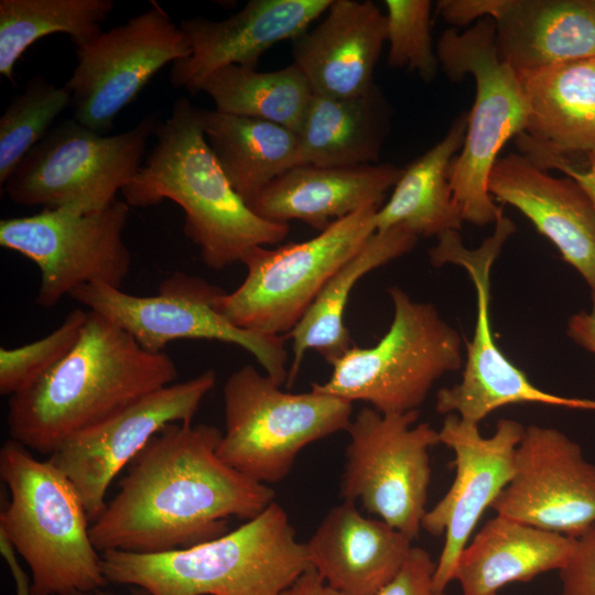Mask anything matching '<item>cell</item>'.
I'll return each mask as SVG.
<instances>
[{
    "label": "cell",
    "instance_id": "d6a6232c",
    "mask_svg": "<svg viewBox=\"0 0 595 595\" xmlns=\"http://www.w3.org/2000/svg\"><path fill=\"white\" fill-rule=\"evenodd\" d=\"M72 104L69 91L37 75L15 95L0 117V185L20 161L53 128L57 116Z\"/></svg>",
    "mask_w": 595,
    "mask_h": 595
},
{
    "label": "cell",
    "instance_id": "60d3db41",
    "mask_svg": "<svg viewBox=\"0 0 595 595\" xmlns=\"http://www.w3.org/2000/svg\"><path fill=\"white\" fill-rule=\"evenodd\" d=\"M0 551L2 556L6 559L7 564L10 569L12 577L15 583L17 595H33L32 593V581L23 571L18 558L17 551L8 537L0 530Z\"/></svg>",
    "mask_w": 595,
    "mask_h": 595
},
{
    "label": "cell",
    "instance_id": "8992f818",
    "mask_svg": "<svg viewBox=\"0 0 595 595\" xmlns=\"http://www.w3.org/2000/svg\"><path fill=\"white\" fill-rule=\"evenodd\" d=\"M435 50L450 78L458 80L469 74L476 83L465 140L452 161L448 181L463 220L486 226L502 214L488 192V180L506 141L526 128L523 91L517 73L498 55L490 18L480 19L464 32L446 30Z\"/></svg>",
    "mask_w": 595,
    "mask_h": 595
},
{
    "label": "cell",
    "instance_id": "ba28073f",
    "mask_svg": "<svg viewBox=\"0 0 595 595\" xmlns=\"http://www.w3.org/2000/svg\"><path fill=\"white\" fill-rule=\"evenodd\" d=\"M225 432L217 455L245 476L274 484L288 476L306 445L351 422L353 402L311 390L291 393L246 365L223 389Z\"/></svg>",
    "mask_w": 595,
    "mask_h": 595
},
{
    "label": "cell",
    "instance_id": "b9f144b4",
    "mask_svg": "<svg viewBox=\"0 0 595 595\" xmlns=\"http://www.w3.org/2000/svg\"><path fill=\"white\" fill-rule=\"evenodd\" d=\"M565 174L581 184L595 203V161L587 169L569 170Z\"/></svg>",
    "mask_w": 595,
    "mask_h": 595
},
{
    "label": "cell",
    "instance_id": "52a82bcc",
    "mask_svg": "<svg viewBox=\"0 0 595 595\" xmlns=\"http://www.w3.org/2000/svg\"><path fill=\"white\" fill-rule=\"evenodd\" d=\"M393 318L372 347L351 346L333 365L329 379L311 390L365 401L382 414L418 410L433 385L462 366V338L430 303L391 286Z\"/></svg>",
    "mask_w": 595,
    "mask_h": 595
},
{
    "label": "cell",
    "instance_id": "3957f363",
    "mask_svg": "<svg viewBox=\"0 0 595 595\" xmlns=\"http://www.w3.org/2000/svg\"><path fill=\"white\" fill-rule=\"evenodd\" d=\"M154 136L145 163L121 191L129 206L176 203L185 213V235L214 270L241 262L253 247L285 239L288 224L259 217L235 192L205 138L201 109L186 97L174 101Z\"/></svg>",
    "mask_w": 595,
    "mask_h": 595
},
{
    "label": "cell",
    "instance_id": "8d00e7d4",
    "mask_svg": "<svg viewBox=\"0 0 595 595\" xmlns=\"http://www.w3.org/2000/svg\"><path fill=\"white\" fill-rule=\"evenodd\" d=\"M435 567L426 550L412 547L400 571L376 595H447L434 587Z\"/></svg>",
    "mask_w": 595,
    "mask_h": 595
},
{
    "label": "cell",
    "instance_id": "ab89813d",
    "mask_svg": "<svg viewBox=\"0 0 595 595\" xmlns=\"http://www.w3.org/2000/svg\"><path fill=\"white\" fill-rule=\"evenodd\" d=\"M279 595H347L328 585L313 569L302 573Z\"/></svg>",
    "mask_w": 595,
    "mask_h": 595
},
{
    "label": "cell",
    "instance_id": "44dd1931",
    "mask_svg": "<svg viewBox=\"0 0 595 595\" xmlns=\"http://www.w3.org/2000/svg\"><path fill=\"white\" fill-rule=\"evenodd\" d=\"M488 192L520 210L595 294V203L581 184L550 175L523 154L509 153L495 162Z\"/></svg>",
    "mask_w": 595,
    "mask_h": 595
},
{
    "label": "cell",
    "instance_id": "836d02e7",
    "mask_svg": "<svg viewBox=\"0 0 595 595\" xmlns=\"http://www.w3.org/2000/svg\"><path fill=\"white\" fill-rule=\"evenodd\" d=\"M88 311L75 309L46 336L29 344L0 348V393L13 396L52 370L78 342Z\"/></svg>",
    "mask_w": 595,
    "mask_h": 595
},
{
    "label": "cell",
    "instance_id": "4dcf8cb0",
    "mask_svg": "<svg viewBox=\"0 0 595 595\" xmlns=\"http://www.w3.org/2000/svg\"><path fill=\"white\" fill-rule=\"evenodd\" d=\"M216 110L271 121L299 133L314 91L304 73L292 63L273 72L229 65L201 85Z\"/></svg>",
    "mask_w": 595,
    "mask_h": 595
},
{
    "label": "cell",
    "instance_id": "5b68a950",
    "mask_svg": "<svg viewBox=\"0 0 595 595\" xmlns=\"http://www.w3.org/2000/svg\"><path fill=\"white\" fill-rule=\"evenodd\" d=\"M0 477L10 493L0 530L29 565L33 595L104 587L107 580L89 518L69 479L12 439L0 450Z\"/></svg>",
    "mask_w": 595,
    "mask_h": 595
},
{
    "label": "cell",
    "instance_id": "5bb4252c",
    "mask_svg": "<svg viewBox=\"0 0 595 595\" xmlns=\"http://www.w3.org/2000/svg\"><path fill=\"white\" fill-rule=\"evenodd\" d=\"M130 214L115 199L93 212L43 209L0 221V246L33 261L40 271L36 304L50 309L86 284L121 288L131 268L123 231Z\"/></svg>",
    "mask_w": 595,
    "mask_h": 595
},
{
    "label": "cell",
    "instance_id": "7bdbcfd3",
    "mask_svg": "<svg viewBox=\"0 0 595 595\" xmlns=\"http://www.w3.org/2000/svg\"><path fill=\"white\" fill-rule=\"evenodd\" d=\"M134 587L136 588L132 589L131 595H151L144 588L137 587V586H134ZM63 595H110V594L104 593L100 589H94V591H88V592L78 591V592H73V593L63 594Z\"/></svg>",
    "mask_w": 595,
    "mask_h": 595
},
{
    "label": "cell",
    "instance_id": "484cf974",
    "mask_svg": "<svg viewBox=\"0 0 595 595\" xmlns=\"http://www.w3.org/2000/svg\"><path fill=\"white\" fill-rule=\"evenodd\" d=\"M574 543L575 538L496 515L461 552L453 581L458 582L462 595H498L508 584L559 572Z\"/></svg>",
    "mask_w": 595,
    "mask_h": 595
},
{
    "label": "cell",
    "instance_id": "d590c367",
    "mask_svg": "<svg viewBox=\"0 0 595 595\" xmlns=\"http://www.w3.org/2000/svg\"><path fill=\"white\" fill-rule=\"evenodd\" d=\"M559 595H595V524L575 538L573 551L559 571Z\"/></svg>",
    "mask_w": 595,
    "mask_h": 595
},
{
    "label": "cell",
    "instance_id": "603a6c76",
    "mask_svg": "<svg viewBox=\"0 0 595 595\" xmlns=\"http://www.w3.org/2000/svg\"><path fill=\"white\" fill-rule=\"evenodd\" d=\"M392 164L346 167L298 165L268 184L247 205L280 224L298 219L320 231L364 208H380L402 174Z\"/></svg>",
    "mask_w": 595,
    "mask_h": 595
},
{
    "label": "cell",
    "instance_id": "83f0119b",
    "mask_svg": "<svg viewBox=\"0 0 595 595\" xmlns=\"http://www.w3.org/2000/svg\"><path fill=\"white\" fill-rule=\"evenodd\" d=\"M205 138L235 192L248 203L273 180L303 165L299 133L281 125L201 109Z\"/></svg>",
    "mask_w": 595,
    "mask_h": 595
},
{
    "label": "cell",
    "instance_id": "9c48e42d",
    "mask_svg": "<svg viewBox=\"0 0 595 595\" xmlns=\"http://www.w3.org/2000/svg\"><path fill=\"white\" fill-rule=\"evenodd\" d=\"M159 123L150 113L127 131L101 136L73 118L63 120L28 152L1 188L24 206L80 213L104 208L137 175Z\"/></svg>",
    "mask_w": 595,
    "mask_h": 595
},
{
    "label": "cell",
    "instance_id": "6da1fadb",
    "mask_svg": "<svg viewBox=\"0 0 595 595\" xmlns=\"http://www.w3.org/2000/svg\"><path fill=\"white\" fill-rule=\"evenodd\" d=\"M223 432L207 424L172 423L129 464L119 491L89 529L100 551L162 553L228 532L274 501V490L217 455Z\"/></svg>",
    "mask_w": 595,
    "mask_h": 595
},
{
    "label": "cell",
    "instance_id": "d6986e66",
    "mask_svg": "<svg viewBox=\"0 0 595 595\" xmlns=\"http://www.w3.org/2000/svg\"><path fill=\"white\" fill-rule=\"evenodd\" d=\"M527 105L521 154L541 169H587L595 161V58L517 73Z\"/></svg>",
    "mask_w": 595,
    "mask_h": 595
},
{
    "label": "cell",
    "instance_id": "7402d4cb",
    "mask_svg": "<svg viewBox=\"0 0 595 595\" xmlns=\"http://www.w3.org/2000/svg\"><path fill=\"white\" fill-rule=\"evenodd\" d=\"M292 41L293 63L314 94L355 97L376 86L374 72L387 41V18L369 0H333L323 21Z\"/></svg>",
    "mask_w": 595,
    "mask_h": 595
},
{
    "label": "cell",
    "instance_id": "30bf717a",
    "mask_svg": "<svg viewBox=\"0 0 595 595\" xmlns=\"http://www.w3.org/2000/svg\"><path fill=\"white\" fill-rule=\"evenodd\" d=\"M378 209L364 208L302 242L253 247L241 261L245 280L218 298L216 310L239 328L290 333L333 274L376 232Z\"/></svg>",
    "mask_w": 595,
    "mask_h": 595
},
{
    "label": "cell",
    "instance_id": "f546056e",
    "mask_svg": "<svg viewBox=\"0 0 595 595\" xmlns=\"http://www.w3.org/2000/svg\"><path fill=\"white\" fill-rule=\"evenodd\" d=\"M466 128L463 113L442 140L402 171L390 198L377 210L376 231L401 225L419 238L461 229L464 220L453 201L448 172Z\"/></svg>",
    "mask_w": 595,
    "mask_h": 595
},
{
    "label": "cell",
    "instance_id": "e0dca14e",
    "mask_svg": "<svg viewBox=\"0 0 595 595\" xmlns=\"http://www.w3.org/2000/svg\"><path fill=\"white\" fill-rule=\"evenodd\" d=\"M524 426L512 419H501L490 436H483L479 425L447 414L439 430L440 443L454 453V480L445 495L426 510L422 529L432 536L444 534L436 562L434 587L446 591L453 582L458 556L479 519L507 487L515 470V455Z\"/></svg>",
    "mask_w": 595,
    "mask_h": 595
},
{
    "label": "cell",
    "instance_id": "e575fe53",
    "mask_svg": "<svg viewBox=\"0 0 595 595\" xmlns=\"http://www.w3.org/2000/svg\"><path fill=\"white\" fill-rule=\"evenodd\" d=\"M388 64L416 72L425 80L434 77L439 60L431 36L429 0H386Z\"/></svg>",
    "mask_w": 595,
    "mask_h": 595
},
{
    "label": "cell",
    "instance_id": "f1b7e54d",
    "mask_svg": "<svg viewBox=\"0 0 595 595\" xmlns=\"http://www.w3.org/2000/svg\"><path fill=\"white\" fill-rule=\"evenodd\" d=\"M387 123L376 86L355 97L314 94L299 131L302 162L324 167L375 164Z\"/></svg>",
    "mask_w": 595,
    "mask_h": 595
},
{
    "label": "cell",
    "instance_id": "9a60e30c",
    "mask_svg": "<svg viewBox=\"0 0 595 595\" xmlns=\"http://www.w3.org/2000/svg\"><path fill=\"white\" fill-rule=\"evenodd\" d=\"M152 3L76 48L77 64L64 85L72 96L73 119L101 136H109L117 115L162 67L191 54L180 25Z\"/></svg>",
    "mask_w": 595,
    "mask_h": 595
},
{
    "label": "cell",
    "instance_id": "2e32d148",
    "mask_svg": "<svg viewBox=\"0 0 595 595\" xmlns=\"http://www.w3.org/2000/svg\"><path fill=\"white\" fill-rule=\"evenodd\" d=\"M215 383V372L206 370L154 390L68 436L48 455L75 487L89 520L105 510L107 490L119 472L166 425L192 423Z\"/></svg>",
    "mask_w": 595,
    "mask_h": 595
},
{
    "label": "cell",
    "instance_id": "cb8c5ba5",
    "mask_svg": "<svg viewBox=\"0 0 595 595\" xmlns=\"http://www.w3.org/2000/svg\"><path fill=\"white\" fill-rule=\"evenodd\" d=\"M305 547L311 566L328 585L347 595H376L413 545L404 533L344 500L325 515Z\"/></svg>",
    "mask_w": 595,
    "mask_h": 595
},
{
    "label": "cell",
    "instance_id": "ffe728a7",
    "mask_svg": "<svg viewBox=\"0 0 595 595\" xmlns=\"http://www.w3.org/2000/svg\"><path fill=\"white\" fill-rule=\"evenodd\" d=\"M333 0H250L224 20L202 17L180 21L191 54L172 64L174 87L195 94L214 72L229 65L257 69L274 44L294 40L324 14Z\"/></svg>",
    "mask_w": 595,
    "mask_h": 595
},
{
    "label": "cell",
    "instance_id": "277c9868",
    "mask_svg": "<svg viewBox=\"0 0 595 595\" xmlns=\"http://www.w3.org/2000/svg\"><path fill=\"white\" fill-rule=\"evenodd\" d=\"M107 582L151 595H279L311 569L284 509L257 517L210 541L162 553L101 552Z\"/></svg>",
    "mask_w": 595,
    "mask_h": 595
},
{
    "label": "cell",
    "instance_id": "d4e9b609",
    "mask_svg": "<svg viewBox=\"0 0 595 595\" xmlns=\"http://www.w3.org/2000/svg\"><path fill=\"white\" fill-rule=\"evenodd\" d=\"M491 20L516 73L595 58L594 0H497Z\"/></svg>",
    "mask_w": 595,
    "mask_h": 595
},
{
    "label": "cell",
    "instance_id": "8fae6325",
    "mask_svg": "<svg viewBox=\"0 0 595 595\" xmlns=\"http://www.w3.org/2000/svg\"><path fill=\"white\" fill-rule=\"evenodd\" d=\"M223 293L202 278L175 272L161 282L154 295H134L105 283H90L69 296L113 322L149 353H164L178 339L218 340L250 353L279 386L286 382L284 337L231 324L215 306Z\"/></svg>",
    "mask_w": 595,
    "mask_h": 595
},
{
    "label": "cell",
    "instance_id": "74e56055",
    "mask_svg": "<svg viewBox=\"0 0 595 595\" xmlns=\"http://www.w3.org/2000/svg\"><path fill=\"white\" fill-rule=\"evenodd\" d=\"M496 0H441L437 13L447 22L464 26L475 20L491 18Z\"/></svg>",
    "mask_w": 595,
    "mask_h": 595
},
{
    "label": "cell",
    "instance_id": "ac0fdd59",
    "mask_svg": "<svg viewBox=\"0 0 595 595\" xmlns=\"http://www.w3.org/2000/svg\"><path fill=\"white\" fill-rule=\"evenodd\" d=\"M496 515L577 538L595 524V465L554 428L529 425L507 487L490 507Z\"/></svg>",
    "mask_w": 595,
    "mask_h": 595
},
{
    "label": "cell",
    "instance_id": "7a4b0ae2",
    "mask_svg": "<svg viewBox=\"0 0 595 595\" xmlns=\"http://www.w3.org/2000/svg\"><path fill=\"white\" fill-rule=\"evenodd\" d=\"M165 353L144 350L105 316L88 311L82 335L52 370L9 399L10 439L50 455L64 440L174 383Z\"/></svg>",
    "mask_w": 595,
    "mask_h": 595
},
{
    "label": "cell",
    "instance_id": "7c38bea8",
    "mask_svg": "<svg viewBox=\"0 0 595 595\" xmlns=\"http://www.w3.org/2000/svg\"><path fill=\"white\" fill-rule=\"evenodd\" d=\"M419 410L382 414L363 408L346 430L344 500L363 507L411 540L422 530L431 482L429 450L440 443L439 431L419 423Z\"/></svg>",
    "mask_w": 595,
    "mask_h": 595
},
{
    "label": "cell",
    "instance_id": "4fadbf2b",
    "mask_svg": "<svg viewBox=\"0 0 595 595\" xmlns=\"http://www.w3.org/2000/svg\"><path fill=\"white\" fill-rule=\"evenodd\" d=\"M515 224L501 214L491 236L476 249L465 248L458 231L437 237L430 250L434 267L457 264L467 271L476 290V324L473 337L466 343V363L459 382L439 390L435 410L440 414H456L466 422L478 424L495 410L518 403L595 411V400L567 398L543 391L515 366L497 346L490 325V270Z\"/></svg>",
    "mask_w": 595,
    "mask_h": 595
},
{
    "label": "cell",
    "instance_id": "1f68e13d",
    "mask_svg": "<svg viewBox=\"0 0 595 595\" xmlns=\"http://www.w3.org/2000/svg\"><path fill=\"white\" fill-rule=\"evenodd\" d=\"M115 8L112 0H1L0 74L14 83V66L37 40L53 34L69 36L76 48L102 31Z\"/></svg>",
    "mask_w": 595,
    "mask_h": 595
},
{
    "label": "cell",
    "instance_id": "4316f807",
    "mask_svg": "<svg viewBox=\"0 0 595 595\" xmlns=\"http://www.w3.org/2000/svg\"><path fill=\"white\" fill-rule=\"evenodd\" d=\"M416 240L418 237L401 225L376 231L333 274L289 333L293 357L288 372V387L295 381L307 350H316L332 366L353 346L344 321L350 291L365 274L410 251Z\"/></svg>",
    "mask_w": 595,
    "mask_h": 595
},
{
    "label": "cell",
    "instance_id": "f35d334b",
    "mask_svg": "<svg viewBox=\"0 0 595 595\" xmlns=\"http://www.w3.org/2000/svg\"><path fill=\"white\" fill-rule=\"evenodd\" d=\"M567 335L595 356V294H592L589 311L582 310L570 317Z\"/></svg>",
    "mask_w": 595,
    "mask_h": 595
}]
</instances>
